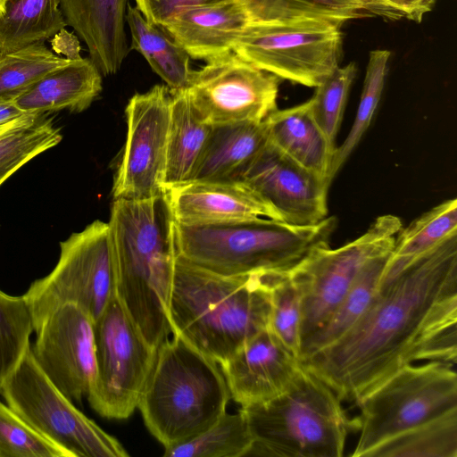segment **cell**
Segmentation results:
<instances>
[{"label": "cell", "instance_id": "cell-40", "mask_svg": "<svg viewBox=\"0 0 457 457\" xmlns=\"http://www.w3.org/2000/svg\"><path fill=\"white\" fill-rule=\"evenodd\" d=\"M27 114L29 113L21 110L13 101H0V126Z\"/></svg>", "mask_w": 457, "mask_h": 457}, {"label": "cell", "instance_id": "cell-27", "mask_svg": "<svg viewBox=\"0 0 457 457\" xmlns=\"http://www.w3.org/2000/svg\"><path fill=\"white\" fill-rule=\"evenodd\" d=\"M66 26L59 0H9L0 19V54L45 42Z\"/></svg>", "mask_w": 457, "mask_h": 457}, {"label": "cell", "instance_id": "cell-1", "mask_svg": "<svg viewBox=\"0 0 457 457\" xmlns=\"http://www.w3.org/2000/svg\"><path fill=\"white\" fill-rule=\"evenodd\" d=\"M457 234L408 262L339 339L300 360L341 401L357 403L401 368L457 358Z\"/></svg>", "mask_w": 457, "mask_h": 457}, {"label": "cell", "instance_id": "cell-2", "mask_svg": "<svg viewBox=\"0 0 457 457\" xmlns=\"http://www.w3.org/2000/svg\"><path fill=\"white\" fill-rule=\"evenodd\" d=\"M108 224L117 296L145 340L157 348L171 334L170 298L178 254L168 195L115 199Z\"/></svg>", "mask_w": 457, "mask_h": 457}, {"label": "cell", "instance_id": "cell-5", "mask_svg": "<svg viewBox=\"0 0 457 457\" xmlns=\"http://www.w3.org/2000/svg\"><path fill=\"white\" fill-rule=\"evenodd\" d=\"M217 363L177 334L157 347L137 408L164 447L197 436L226 412L231 396Z\"/></svg>", "mask_w": 457, "mask_h": 457}, {"label": "cell", "instance_id": "cell-35", "mask_svg": "<svg viewBox=\"0 0 457 457\" xmlns=\"http://www.w3.org/2000/svg\"><path fill=\"white\" fill-rule=\"evenodd\" d=\"M270 296L268 328L299 359L301 351V295L287 272L265 274Z\"/></svg>", "mask_w": 457, "mask_h": 457}, {"label": "cell", "instance_id": "cell-26", "mask_svg": "<svg viewBox=\"0 0 457 457\" xmlns=\"http://www.w3.org/2000/svg\"><path fill=\"white\" fill-rule=\"evenodd\" d=\"M457 234V200H446L399 230L381 281L392 278L408 262Z\"/></svg>", "mask_w": 457, "mask_h": 457}, {"label": "cell", "instance_id": "cell-16", "mask_svg": "<svg viewBox=\"0 0 457 457\" xmlns=\"http://www.w3.org/2000/svg\"><path fill=\"white\" fill-rule=\"evenodd\" d=\"M276 212L296 226L319 223L328 215L329 184L287 156L269 140L236 178Z\"/></svg>", "mask_w": 457, "mask_h": 457}, {"label": "cell", "instance_id": "cell-12", "mask_svg": "<svg viewBox=\"0 0 457 457\" xmlns=\"http://www.w3.org/2000/svg\"><path fill=\"white\" fill-rule=\"evenodd\" d=\"M402 227L396 216H379L361 237L337 249L319 248L287 271L301 295L302 343L330 317L362 268L393 249Z\"/></svg>", "mask_w": 457, "mask_h": 457}, {"label": "cell", "instance_id": "cell-15", "mask_svg": "<svg viewBox=\"0 0 457 457\" xmlns=\"http://www.w3.org/2000/svg\"><path fill=\"white\" fill-rule=\"evenodd\" d=\"M36 333L30 351L37 366L68 399L80 403L95 376L93 320L79 306L64 303Z\"/></svg>", "mask_w": 457, "mask_h": 457}, {"label": "cell", "instance_id": "cell-36", "mask_svg": "<svg viewBox=\"0 0 457 457\" xmlns=\"http://www.w3.org/2000/svg\"><path fill=\"white\" fill-rule=\"evenodd\" d=\"M354 62L338 66L320 84L309 99L312 114L335 150L336 138L341 126L351 86L356 77Z\"/></svg>", "mask_w": 457, "mask_h": 457}, {"label": "cell", "instance_id": "cell-37", "mask_svg": "<svg viewBox=\"0 0 457 457\" xmlns=\"http://www.w3.org/2000/svg\"><path fill=\"white\" fill-rule=\"evenodd\" d=\"M0 457H68V454L0 401Z\"/></svg>", "mask_w": 457, "mask_h": 457}, {"label": "cell", "instance_id": "cell-18", "mask_svg": "<svg viewBox=\"0 0 457 457\" xmlns=\"http://www.w3.org/2000/svg\"><path fill=\"white\" fill-rule=\"evenodd\" d=\"M176 222L208 224L265 217L275 211L240 181H190L166 192Z\"/></svg>", "mask_w": 457, "mask_h": 457}, {"label": "cell", "instance_id": "cell-20", "mask_svg": "<svg viewBox=\"0 0 457 457\" xmlns=\"http://www.w3.org/2000/svg\"><path fill=\"white\" fill-rule=\"evenodd\" d=\"M102 74L90 58L72 59L47 74L13 103L29 113H50L87 109L102 91Z\"/></svg>", "mask_w": 457, "mask_h": 457}, {"label": "cell", "instance_id": "cell-22", "mask_svg": "<svg viewBox=\"0 0 457 457\" xmlns=\"http://www.w3.org/2000/svg\"><path fill=\"white\" fill-rule=\"evenodd\" d=\"M268 140L265 120L212 125L190 181H234Z\"/></svg>", "mask_w": 457, "mask_h": 457}, {"label": "cell", "instance_id": "cell-29", "mask_svg": "<svg viewBox=\"0 0 457 457\" xmlns=\"http://www.w3.org/2000/svg\"><path fill=\"white\" fill-rule=\"evenodd\" d=\"M248 23L328 20L345 22L366 16L358 0H236Z\"/></svg>", "mask_w": 457, "mask_h": 457}, {"label": "cell", "instance_id": "cell-33", "mask_svg": "<svg viewBox=\"0 0 457 457\" xmlns=\"http://www.w3.org/2000/svg\"><path fill=\"white\" fill-rule=\"evenodd\" d=\"M391 53L376 49L370 53L362 91L353 126L340 146L336 147L328 179H333L360 143L376 112L383 93Z\"/></svg>", "mask_w": 457, "mask_h": 457}, {"label": "cell", "instance_id": "cell-19", "mask_svg": "<svg viewBox=\"0 0 457 457\" xmlns=\"http://www.w3.org/2000/svg\"><path fill=\"white\" fill-rule=\"evenodd\" d=\"M248 22L241 5L228 0L183 9L161 28L190 58L208 62L233 52Z\"/></svg>", "mask_w": 457, "mask_h": 457}, {"label": "cell", "instance_id": "cell-32", "mask_svg": "<svg viewBox=\"0 0 457 457\" xmlns=\"http://www.w3.org/2000/svg\"><path fill=\"white\" fill-rule=\"evenodd\" d=\"M71 60L54 54L44 42L0 54V101H13Z\"/></svg>", "mask_w": 457, "mask_h": 457}, {"label": "cell", "instance_id": "cell-39", "mask_svg": "<svg viewBox=\"0 0 457 457\" xmlns=\"http://www.w3.org/2000/svg\"><path fill=\"white\" fill-rule=\"evenodd\" d=\"M228 0H135L136 7L147 21L162 27L172 16L183 9Z\"/></svg>", "mask_w": 457, "mask_h": 457}, {"label": "cell", "instance_id": "cell-10", "mask_svg": "<svg viewBox=\"0 0 457 457\" xmlns=\"http://www.w3.org/2000/svg\"><path fill=\"white\" fill-rule=\"evenodd\" d=\"M342 25L317 19L248 23L233 52L280 79L316 87L339 66Z\"/></svg>", "mask_w": 457, "mask_h": 457}, {"label": "cell", "instance_id": "cell-24", "mask_svg": "<svg viewBox=\"0 0 457 457\" xmlns=\"http://www.w3.org/2000/svg\"><path fill=\"white\" fill-rule=\"evenodd\" d=\"M125 21L131 35V48L144 56L170 91L186 90L193 73L188 54L162 28L147 21L129 4Z\"/></svg>", "mask_w": 457, "mask_h": 457}, {"label": "cell", "instance_id": "cell-28", "mask_svg": "<svg viewBox=\"0 0 457 457\" xmlns=\"http://www.w3.org/2000/svg\"><path fill=\"white\" fill-rule=\"evenodd\" d=\"M49 113H29L0 126V186L37 155L58 145L62 135Z\"/></svg>", "mask_w": 457, "mask_h": 457}, {"label": "cell", "instance_id": "cell-13", "mask_svg": "<svg viewBox=\"0 0 457 457\" xmlns=\"http://www.w3.org/2000/svg\"><path fill=\"white\" fill-rule=\"evenodd\" d=\"M280 79L234 52L193 71L186 92L204 122L262 121L275 111Z\"/></svg>", "mask_w": 457, "mask_h": 457}, {"label": "cell", "instance_id": "cell-34", "mask_svg": "<svg viewBox=\"0 0 457 457\" xmlns=\"http://www.w3.org/2000/svg\"><path fill=\"white\" fill-rule=\"evenodd\" d=\"M33 318L24 297L0 290V391L30 348Z\"/></svg>", "mask_w": 457, "mask_h": 457}, {"label": "cell", "instance_id": "cell-14", "mask_svg": "<svg viewBox=\"0 0 457 457\" xmlns=\"http://www.w3.org/2000/svg\"><path fill=\"white\" fill-rule=\"evenodd\" d=\"M170 102V89L163 85L129 99L127 139L114 177L113 200H142L166 193Z\"/></svg>", "mask_w": 457, "mask_h": 457}, {"label": "cell", "instance_id": "cell-8", "mask_svg": "<svg viewBox=\"0 0 457 457\" xmlns=\"http://www.w3.org/2000/svg\"><path fill=\"white\" fill-rule=\"evenodd\" d=\"M54 270L23 295L34 330L59 306L73 303L95 322L117 295L116 266L109 224L95 220L61 242Z\"/></svg>", "mask_w": 457, "mask_h": 457}, {"label": "cell", "instance_id": "cell-23", "mask_svg": "<svg viewBox=\"0 0 457 457\" xmlns=\"http://www.w3.org/2000/svg\"><path fill=\"white\" fill-rule=\"evenodd\" d=\"M170 119L165 172L166 192L191 180L206 146L212 125L204 122L186 90L170 91Z\"/></svg>", "mask_w": 457, "mask_h": 457}, {"label": "cell", "instance_id": "cell-17", "mask_svg": "<svg viewBox=\"0 0 457 457\" xmlns=\"http://www.w3.org/2000/svg\"><path fill=\"white\" fill-rule=\"evenodd\" d=\"M230 396L242 407L270 401L284 393L301 363L267 328L220 364Z\"/></svg>", "mask_w": 457, "mask_h": 457}, {"label": "cell", "instance_id": "cell-3", "mask_svg": "<svg viewBox=\"0 0 457 457\" xmlns=\"http://www.w3.org/2000/svg\"><path fill=\"white\" fill-rule=\"evenodd\" d=\"M265 274L223 275L177 254L170 298L171 334L222 363L268 328Z\"/></svg>", "mask_w": 457, "mask_h": 457}, {"label": "cell", "instance_id": "cell-6", "mask_svg": "<svg viewBox=\"0 0 457 457\" xmlns=\"http://www.w3.org/2000/svg\"><path fill=\"white\" fill-rule=\"evenodd\" d=\"M240 410L253 437L247 456L341 457L358 430L337 393L302 364L284 393Z\"/></svg>", "mask_w": 457, "mask_h": 457}, {"label": "cell", "instance_id": "cell-21", "mask_svg": "<svg viewBox=\"0 0 457 457\" xmlns=\"http://www.w3.org/2000/svg\"><path fill=\"white\" fill-rule=\"evenodd\" d=\"M265 121L269 141L296 163L326 180L335 150L315 121L309 100L287 109H276Z\"/></svg>", "mask_w": 457, "mask_h": 457}, {"label": "cell", "instance_id": "cell-9", "mask_svg": "<svg viewBox=\"0 0 457 457\" xmlns=\"http://www.w3.org/2000/svg\"><path fill=\"white\" fill-rule=\"evenodd\" d=\"M7 405L68 457H127L120 443L88 419L46 378L30 348L0 391Z\"/></svg>", "mask_w": 457, "mask_h": 457}, {"label": "cell", "instance_id": "cell-25", "mask_svg": "<svg viewBox=\"0 0 457 457\" xmlns=\"http://www.w3.org/2000/svg\"><path fill=\"white\" fill-rule=\"evenodd\" d=\"M391 251L375 256L362 268L330 317L303 341L299 361L334 343L356 323L378 290Z\"/></svg>", "mask_w": 457, "mask_h": 457}, {"label": "cell", "instance_id": "cell-7", "mask_svg": "<svg viewBox=\"0 0 457 457\" xmlns=\"http://www.w3.org/2000/svg\"><path fill=\"white\" fill-rule=\"evenodd\" d=\"M356 404L360 437L352 456L457 410V375L450 363L406 365L371 389Z\"/></svg>", "mask_w": 457, "mask_h": 457}, {"label": "cell", "instance_id": "cell-31", "mask_svg": "<svg viewBox=\"0 0 457 457\" xmlns=\"http://www.w3.org/2000/svg\"><path fill=\"white\" fill-rule=\"evenodd\" d=\"M253 437L240 410L224 412L209 428L182 443L164 447L166 457H239L247 456Z\"/></svg>", "mask_w": 457, "mask_h": 457}, {"label": "cell", "instance_id": "cell-30", "mask_svg": "<svg viewBox=\"0 0 457 457\" xmlns=\"http://www.w3.org/2000/svg\"><path fill=\"white\" fill-rule=\"evenodd\" d=\"M366 457H457V410L385 441Z\"/></svg>", "mask_w": 457, "mask_h": 457}, {"label": "cell", "instance_id": "cell-41", "mask_svg": "<svg viewBox=\"0 0 457 457\" xmlns=\"http://www.w3.org/2000/svg\"><path fill=\"white\" fill-rule=\"evenodd\" d=\"M9 0H0V19H2L7 9V4Z\"/></svg>", "mask_w": 457, "mask_h": 457}, {"label": "cell", "instance_id": "cell-4", "mask_svg": "<svg viewBox=\"0 0 457 457\" xmlns=\"http://www.w3.org/2000/svg\"><path fill=\"white\" fill-rule=\"evenodd\" d=\"M337 218L310 226L274 219L183 224L175 221L178 254L223 275L287 272L313 251L329 246Z\"/></svg>", "mask_w": 457, "mask_h": 457}, {"label": "cell", "instance_id": "cell-38", "mask_svg": "<svg viewBox=\"0 0 457 457\" xmlns=\"http://www.w3.org/2000/svg\"><path fill=\"white\" fill-rule=\"evenodd\" d=\"M367 14L386 21L408 20L420 22L436 0H358Z\"/></svg>", "mask_w": 457, "mask_h": 457}, {"label": "cell", "instance_id": "cell-11", "mask_svg": "<svg viewBox=\"0 0 457 457\" xmlns=\"http://www.w3.org/2000/svg\"><path fill=\"white\" fill-rule=\"evenodd\" d=\"M94 342L88 402L104 418L127 419L137 408L157 348L145 340L117 295L94 322Z\"/></svg>", "mask_w": 457, "mask_h": 457}]
</instances>
